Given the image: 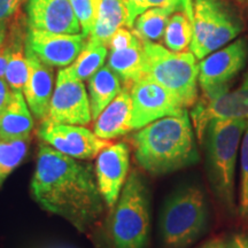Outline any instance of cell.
I'll return each instance as SVG.
<instances>
[{"label":"cell","instance_id":"5b68a950","mask_svg":"<svg viewBox=\"0 0 248 248\" xmlns=\"http://www.w3.org/2000/svg\"><path fill=\"white\" fill-rule=\"evenodd\" d=\"M144 42L146 76L159 83L178 99L186 109L199 99V64L190 51L173 52L157 43Z\"/></svg>","mask_w":248,"mask_h":248},{"label":"cell","instance_id":"ac0fdd59","mask_svg":"<svg viewBox=\"0 0 248 248\" xmlns=\"http://www.w3.org/2000/svg\"><path fill=\"white\" fill-rule=\"evenodd\" d=\"M108 67L119 75L125 88L146 76L144 42L137 33L128 45L110 49Z\"/></svg>","mask_w":248,"mask_h":248},{"label":"cell","instance_id":"4fadbf2b","mask_svg":"<svg viewBox=\"0 0 248 248\" xmlns=\"http://www.w3.org/2000/svg\"><path fill=\"white\" fill-rule=\"evenodd\" d=\"M88 37L83 33H57L27 28L26 48L51 67H68L76 60Z\"/></svg>","mask_w":248,"mask_h":248},{"label":"cell","instance_id":"ffe728a7","mask_svg":"<svg viewBox=\"0 0 248 248\" xmlns=\"http://www.w3.org/2000/svg\"><path fill=\"white\" fill-rule=\"evenodd\" d=\"M32 128L33 120L23 92L13 91L11 101L0 114V139L30 137Z\"/></svg>","mask_w":248,"mask_h":248},{"label":"cell","instance_id":"f546056e","mask_svg":"<svg viewBox=\"0 0 248 248\" xmlns=\"http://www.w3.org/2000/svg\"><path fill=\"white\" fill-rule=\"evenodd\" d=\"M28 0H0V21L8 22L16 16L21 7Z\"/></svg>","mask_w":248,"mask_h":248},{"label":"cell","instance_id":"f35d334b","mask_svg":"<svg viewBox=\"0 0 248 248\" xmlns=\"http://www.w3.org/2000/svg\"><path fill=\"white\" fill-rule=\"evenodd\" d=\"M246 6H247V11H248V1H247V5Z\"/></svg>","mask_w":248,"mask_h":248},{"label":"cell","instance_id":"9c48e42d","mask_svg":"<svg viewBox=\"0 0 248 248\" xmlns=\"http://www.w3.org/2000/svg\"><path fill=\"white\" fill-rule=\"evenodd\" d=\"M128 89L132 100V130H139L162 117L181 115L186 111L171 92L150 77L137 80Z\"/></svg>","mask_w":248,"mask_h":248},{"label":"cell","instance_id":"2e32d148","mask_svg":"<svg viewBox=\"0 0 248 248\" xmlns=\"http://www.w3.org/2000/svg\"><path fill=\"white\" fill-rule=\"evenodd\" d=\"M29 62V76L23 88V95L31 113L38 120L47 117L51 99L54 91L53 67L43 62L26 48Z\"/></svg>","mask_w":248,"mask_h":248},{"label":"cell","instance_id":"836d02e7","mask_svg":"<svg viewBox=\"0 0 248 248\" xmlns=\"http://www.w3.org/2000/svg\"><path fill=\"white\" fill-rule=\"evenodd\" d=\"M9 59V48L7 43L5 46L0 48V77H5L6 69H7Z\"/></svg>","mask_w":248,"mask_h":248},{"label":"cell","instance_id":"9a60e30c","mask_svg":"<svg viewBox=\"0 0 248 248\" xmlns=\"http://www.w3.org/2000/svg\"><path fill=\"white\" fill-rule=\"evenodd\" d=\"M27 26L57 33H79L82 28L70 0H28Z\"/></svg>","mask_w":248,"mask_h":248},{"label":"cell","instance_id":"4dcf8cb0","mask_svg":"<svg viewBox=\"0 0 248 248\" xmlns=\"http://www.w3.org/2000/svg\"><path fill=\"white\" fill-rule=\"evenodd\" d=\"M12 93H13V91H12L11 86L8 85L5 77H0V114L4 111L9 101H11Z\"/></svg>","mask_w":248,"mask_h":248},{"label":"cell","instance_id":"3957f363","mask_svg":"<svg viewBox=\"0 0 248 248\" xmlns=\"http://www.w3.org/2000/svg\"><path fill=\"white\" fill-rule=\"evenodd\" d=\"M247 120H212L204 132L207 169L217 199L229 213L235 210L234 177Z\"/></svg>","mask_w":248,"mask_h":248},{"label":"cell","instance_id":"277c9868","mask_svg":"<svg viewBox=\"0 0 248 248\" xmlns=\"http://www.w3.org/2000/svg\"><path fill=\"white\" fill-rule=\"evenodd\" d=\"M150 201L147 187L137 171H131L117 200L115 212L102 231L100 248H147L150 239Z\"/></svg>","mask_w":248,"mask_h":248},{"label":"cell","instance_id":"83f0119b","mask_svg":"<svg viewBox=\"0 0 248 248\" xmlns=\"http://www.w3.org/2000/svg\"><path fill=\"white\" fill-rule=\"evenodd\" d=\"M70 4L78 18L82 33L89 38L97 18L98 0H70Z\"/></svg>","mask_w":248,"mask_h":248},{"label":"cell","instance_id":"8d00e7d4","mask_svg":"<svg viewBox=\"0 0 248 248\" xmlns=\"http://www.w3.org/2000/svg\"><path fill=\"white\" fill-rule=\"evenodd\" d=\"M234 1L238 2V4H240V5H247L248 0H234Z\"/></svg>","mask_w":248,"mask_h":248},{"label":"cell","instance_id":"4316f807","mask_svg":"<svg viewBox=\"0 0 248 248\" xmlns=\"http://www.w3.org/2000/svg\"><path fill=\"white\" fill-rule=\"evenodd\" d=\"M240 191L238 214L248 223V124L240 145Z\"/></svg>","mask_w":248,"mask_h":248},{"label":"cell","instance_id":"d6a6232c","mask_svg":"<svg viewBox=\"0 0 248 248\" xmlns=\"http://www.w3.org/2000/svg\"><path fill=\"white\" fill-rule=\"evenodd\" d=\"M226 248H248V234H232L228 241H226Z\"/></svg>","mask_w":248,"mask_h":248},{"label":"cell","instance_id":"e575fe53","mask_svg":"<svg viewBox=\"0 0 248 248\" xmlns=\"http://www.w3.org/2000/svg\"><path fill=\"white\" fill-rule=\"evenodd\" d=\"M198 248H226V243L222 238H212Z\"/></svg>","mask_w":248,"mask_h":248},{"label":"cell","instance_id":"e0dca14e","mask_svg":"<svg viewBox=\"0 0 248 248\" xmlns=\"http://www.w3.org/2000/svg\"><path fill=\"white\" fill-rule=\"evenodd\" d=\"M132 100L128 88L122 89L116 98L101 111L94 121L93 132L102 139L110 140L132 130Z\"/></svg>","mask_w":248,"mask_h":248},{"label":"cell","instance_id":"d6986e66","mask_svg":"<svg viewBox=\"0 0 248 248\" xmlns=\"http://www.w3.org/2000/svg\"><path fill=\"white\" fill-rule=\"evenodd\" d=\"M133 28L126 0H98L97 18L89 39L108 45L120 28Z\"/></svg>","mask_w":248,"mask_h":248},{"label":"cell","instance_id":"f1b7e54d","mask_svg":"<svg viewBox=\"0 0 248 248\" xmlns=\"http://www.w3.org/2000/svg\"><path fill=\"white\" fill-rule=\"evenodd\" d=\"M148 7H172L176 11L185 12L193 20V0H147Z\"/></svg>","mask_w":248,"mask_h":248},{"label":"cell","instance_id":"74e56055","mask_svg":"<svg viewBox=\"0 0 248 248\" xmlns=\"http://www.w3.org/2000/svg\"><path fill=\"white\" fill-rule=\"evenodd\" d=\"M4 179H5V178L2 177V176H1V173H0V185H1V183L4 182Z\"/></svg>","mask_w":248,"mask_h":248},{"label":"cell","instance_id":"8fae6325","mask_svg":"<svg viewBox=\"0 0 248 248\" xmlns=\"http://www.w3.org/2000/svg\"><path fill=\"white\" fill-rule=\"evenodd\" d=\"M46 119L57 123L86 125L91 122L90 99L82 80L74 78L66 68L59 70Z\"/></svg>","mask_w":248,"mask_h":248},{"label":"cell","instance_id":"7a4b0ae2","mask_svg":"<svg viewBox=\"0 0 248 248\" xmlns=\"http://www.w3.org/2000/svg\"><path fill=\"white\" fill-rule=\"evenodd\" d=\"M139 166L152 175H166L199 161L187 111L166 116L139 129L132 137Z\"/></svg>","mask_w":248,"mask_h":248},{"label":"cell","instance_id":"603a6c76","mask_svg":"<svg viewBox=\"0 0 248 248\" xmlns=\"http://www.w3.org/2000/svg\"><path fill=\"white\" fill-rule=\"evenodd\" d=\"M107 46L88 38V43L80 51L76 60L66 67V70L74 78L86 80L102 68L107 58Z\"/></svg>","mask_w":248,"mask_h":248},{"label":"cell","instance_id":"7c38bea8","mask_svg":"<svg viewBox=\"0 0 248 248\" xmlns=\"http://www.w3.org/2000/svg\"><path fill=\"white\" fill-rule=\"evenodd\" d=\"M191 119L199 141H203L204 132L212 120L248 121V69L240 85L214 98H200L191 110Z\"/></svg>","mask_w":248,"mask_h":248},{"label":"cell","instance_id":"7402d4cb","mask_svg":"<svg viewBox=\"0 0 248 248\" xmlns=\"http://www.w3.org/2000/svg\"><path fill=\"white\" fill-rule=\"evenodd\" d=\"M122 80L109 67H102L89 78L90 106L92 120H97L101 111L122 91Z\"/></svg>","mask_w":248,"mask_h":248},{"label":"cell","instance_id":"ba28073f","mask_svg":"<svg viewBox=\"0 0 248 248\" xmlns=\"http://www.w3.org/2000/svg\"><path fill=\"white\" fill-rule=\"evenodd\" d=\"M248 60V40L234 39L213 52L199 63V86L203 98H214L229 91L231 83Z\"/></svg>","mask_w":248,"mask_h":248},{"label":"cell","instance_id":"52a82bcc","mask_svg":"<svg viewBox=\"0 0 248 248\" xmlns=\"http://www.w3.org/2000/svg\"><path fill=\"white\" fill-rule=\"evenodd\" d=\"M192 24L190 49L198 60L230 44L244 30L239 12L228 0H193Z\"/></svg>","mask_w":248,"mask_h":248},{"label":"cell","instance_id":"44dd1931","mask_svg":"<svg viewBox=\"0 0 248 248\" xmlns=\"http://www.w3.org/2000/svg\"><path fill=\"white\" fill-rule=\"evenodd\" d=\"M21 26L14 24L7 36L9 59L5 79L11 86L12 91H23L28 76H29V62L26 52V36Z\"/></svg>","mask_w":248,"mask_h":248},{"label":"cell","instance_id":"8992f818","mask_svg":"<svg viewBox=\"0 0 248 248\" xmlns=\"http://www.w3.org/2000/svg\"><path fill=\"white\" fill-rule=\"evenodd\" d=\"M208 208L202 190L197 186L179 188L164 203L160 231L166 248H187L207 226Z\"/></svg>","mask_w":248,"mask_h":248},{"label":"cell","instance_id":"30bf717a","mask_svg":"<svg viewBox=\"0 0 248 248\" xmlns=\"http://www.w3.org/2000/svg\"><path fill=\"white\" fill-rule=\"evenodd\" d=\"M37 136L55 151L83 160L94 159L105 147L111 144L84 126L57 123L48 119L42 121Z\"/></svg>","mask_w":248,"mask_h":248},{"label":"cell","instance_id":"d590c367","mask_svg":"<svg viewBox=\"0 0 248 248\" xmlns=\"http://www.w3.org/2000/svg\"><path fill=\"white\" fill-rule=\"evenodd\" d=\"M7 22H1L0 21V48L6 45L7 43Z\"/></svg>","mask_w":248,"mask_h":248},{"label":"cell","instance_id":"5bb4252c","mask_svg":"<svg viewBox=\"0 0 248 248\" xmlns=\"http://www.w3.org/2000/svg\"><path fill=\"white\" fill-rule=\"evenodd\" d=\"M130 166V150L125 142L105 147L97 156L95 178L102 199L108 207L119 200Z\"/></svg>","mask_w":248,"mask_h":248},{"label":"cell","instance_id":"1f68e13d","mask_svg":"<svg viewBox=\"0 0 248 248\" xmlns=\"http://www.w3.org/2000/svg\"><path fill=\"white\" fill-rule=\"evenodd\" d=\"M126 1H128L129 6L130 18H131L132 24H135V21L138 17V15H140L145 9H147V0H126Z\"/></svg>","mask_w":248,"mask_h":248},{"label":"cell","instance_id":"d4e9b609","mask_svg":"<svg viewBox=\"0 0 248 248\" xmlns=\"http://www.w3.org/2000/svg\"><path fill=\"white\" fill-rule=\"evenodd\" d=\"M192 37L193 24L190 15L182 11L172 13L163 36L166 47L173 52H185L191 46Z\"/></svg>","mask_w":248,"mask_h":248},{"label":"cell","instance_id":"6da1fadb","mask_svg":"<svg viewBox=\"0 0 248 248\" xmlns=\"http://www.w3.org/2000/svg\"><path fill=\"white\" fill-rule=\"evenodd\" d=\"M31 193L43 209L63 217L80 232L91 231L104 213L91 167L46 144L39 146Z\"/></svg>","mask_w":248,"mask_h":248},{"label":"cell","instance_id":"484cf974","mask_svg":"<svg viewBox=\"0 0 248 248\" xmlns=\"http://www.w3.org/2000/svg\"><path fill=\"white\" fill-rule=\"evenodd\" d=\"M30 137L0 139V173L4 178L22 162L29 150Z\"/></svg>","mask_w":248,"mask_h":248},{"label":"cell","instance_id":"cb8c5ba5","mask_svg":"<svg viewBox=\"0 0 248 248\" xmlns=\"http://www.w3.org/2000/svg\"><path fill=\"white\" fill-rule=\"evenodd\" d=\"M172 7H148L136 18L132 30L142 40L159 42L163 38L167 24L172 13Z\"/></svg>","mask_w":248,"mask_h":248}]
</instances>
